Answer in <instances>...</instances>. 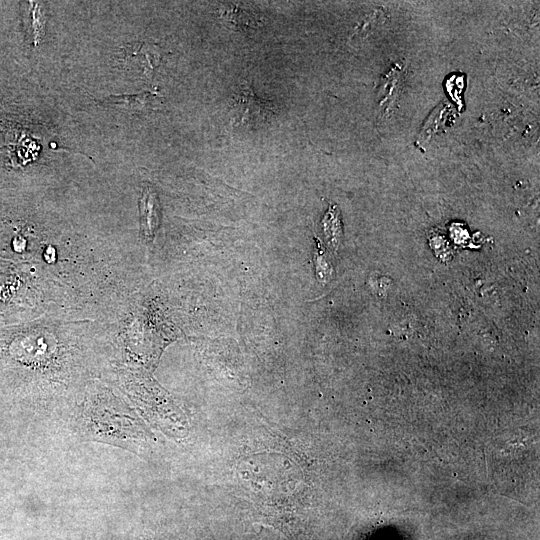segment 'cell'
Listing matches in <instances>:
<instances>
[{
    "label": "cell",
    "mask_w": 540,
    "mask_h": 540,
    "mask_svg": "<svg viewBox=\"0 0 540 540\" xmlns=\"http://www.w3.org/2000/svg\"><path fill=\"white\" fill-rule=\"evenodd\" d=\"M155 94L149 91L137 94L110 95L101 99V103L116 106L131 112H140L148 109Z\"/></svg>",
    "instance_id": "obj_3"
},
{
    "label": "cell",
    "mask_w": 540,
    "mask_h": 540,
    "mask_svg": "<svg viewBox=\"0 0 540 540\" xmlns=\"http://www.w3.org/2000/svg\"><path fill=\"white\" fill-rule=\"evenodd\" d=\"M224 18L229 19L240 27L252 28L257 25L258 19L254 15L248 13L247 11L237 7L235 5H225L220 10Z\"/></svg>",
    "instance_id": "obj_5"
},
{
    "label": "cell",
    "mask_w": 540,
    "mask_h": 540,
    "mask_svg": "<svg viewBox=\"0 0 540 540\" xmlns=\"http://www.w3.org/2000/svg\"><path fill=\"white\" fill-rule=\"evenodd\" d=\"M234 108L238 124L263 122L271 114L270 104L258 98L247 83L243 84L235 94Z\"/></svg>",
    "instance_id": "obj_1"
},
{
    "label": "cell",
    "mask_w": 540,
    "mask_h": 540,
    "mask_svg": "<svg viewBox=\"0 0 540 540\" xmlns=\"http://www.w3.org/2000/svg\"><path fill=\"white\" fill-rule=\"evenodd\" d=\"M31 3V10H30V23H31V32L32 37L34 40V43H38V41L41 39L42 35L44 34V27H45V13L41 10V6L38 2H30Z\"/></svg>",
    "instance_id": "obj_6"
},
{
    "label": "cell",
    "mask_w": 540,
    "mask_h": 540,
    "mask_svg": "<svg viewBox=\"0 0 540 540\" xmlns=\"http://www.w3.org/2000/svg\"><path fill=\"white\" fill-rule=\"evenodd\" d=\"M126 59L138 58L143 69V75L151 79L155 68L160 62L161 52L158 45L147 42H135L124 49Z\"/></svg>",
    "instance_id": "obj_2"
},
{
    "label": "cell",
    "mask_w": 540,
    "mask_h": 540,
    "mask_svg": "<svg viewBox=\"0 0 540 540\" xmlns=\"http://www.w3.org/2000/svg\"><path fill=\"white\" fill-rule=\"evenodd\" d=\"M157 199L151 189L146 188L141 198V226L148 237L153 235V231L157 226L158 212Z\"/></svg>",
    "instance_id": "obj_4"
}]
</instances>
